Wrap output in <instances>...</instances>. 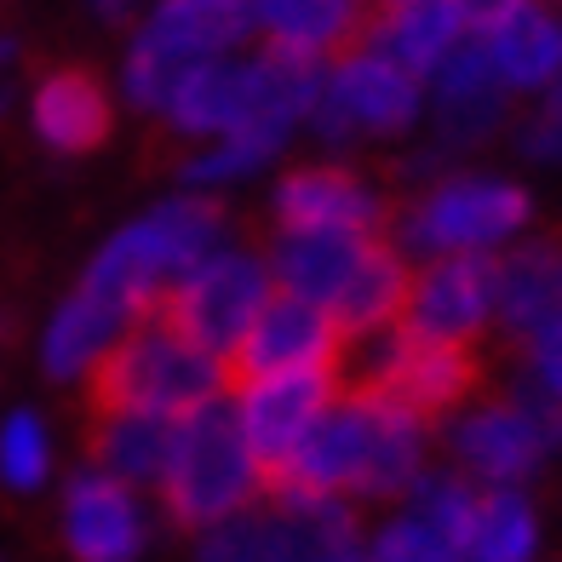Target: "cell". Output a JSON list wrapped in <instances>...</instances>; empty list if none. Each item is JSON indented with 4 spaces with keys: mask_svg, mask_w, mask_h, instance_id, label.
<instances>
[{
    "mask_svg": "<svg viewBox=\"0 0 562 562\" xmlns=\"http://www.w3.org/2000/svg\"><path fill=\"white\" fill-rule=\"evenodd\" d=\"M430 430L407 407L373 396L362 385L339 391L327 414L311 425L299 453L276 471L281 488L334 494V499H402L407 482L425 471Z\"/></svg>",
    "mask_w": 562,
    "mask_h": 562,
    "instance_id": "obj_1",
    "label": "cell"
},
{
    "mask_svg": "<svg viewBox=\"0 0 562 562\" xmlns=\"http://www.w3.org/2000/svg\"><path fill=\"white\" fill-rule=\"evenodd\" d=\"M229 241V218L213 195H167L156 201L149 213L138 218H126L115 236L104 241L87 259L81 281L75 288L92 293V299H104L115 316L126 322H149V316H161V299L167 288L184 270H195L207 252H218Z\"/></svg>",
    "mask_w": 562,
    "mask_h": 562,
    "instance_id": "obj_2",
    "label": "cell"
},
{
    "mask_svg": "<svg viewBox=\"0 0 562 562\" xmlns=\"http://www.w3.org/2000/svg\"><path fill=\"white\" fill-rule=\"evenodd\" d=\"M92 391H98V407L149 414L172 425L229 396V362L184 339L172 322L149 316L104 356V368L92 373Z\"/></svg>",
    "mask_w": 562,
    "mask_h": 562,
    "instance_id": "obj_3",
    "label": "cell"
},
{
    "mask_svg": "<svg viewBox=\"0 0 562 562\" xmlns=\"http://www.w3.org/2000/svg\"><path fill=\"white\" fill-rule=\"evenodd\" d=\"M252 41V0H149L121 58V98L144 115H161L184 69L247 53Z\"/></svg>",
    "mask_w": 562,
    "mask_h": 562,
    "instance_id": "obj_4",
    "label": "cell"
},
{
    "mask_svg": "<svg viewBox=\"0 0 562 562\" xmlns=\"http://www.w3.org/2000/svg\"><path fill=\"white\" fill-rule=\"evenodd\" d=\"M265 482H270L265 465L241 442V430H236L224 402L172 419L167 465H161V482H156V494H161L172 522H184L195 533L207 522L236 517V510H252L265 494Z\"/></svg>",
    "mask_w": 562,
    "mask_h": 562,
    "instance_id": "obj_5",
    "label": "cell"
},
{
    "mask_svg": "<svg viewBox=\"0 0 562 562\" xmlns=\"http://www.w3.org/2000/svg\"><path fill=\"white\" fill-rule=\"evenodd\" d=\"M533 218V201L517 178L499 172H442L414 195L402 213V247L419 259H442V252H482L499 259L505 247L522 241Z\"/></svg>",
    "mask_w": 562,
    "mask_h": 562,
    "instance_id": "obj_6",
    "label": "cell"
},
{
    "mask_svg": "<svg viewBox=\"0 0 562 562\" xmlns=\"http://www.w3.org/2000/svg\"><path fill=\"white\" fill-rule=\"evenodd\" d=\"M448 453L453 471H465L476 488H528L562 453V414L522 385L510 396L453 407Z\"/></svg>",
    "mask_w": 562,
    "mask_h": 562,
    "instance_id": "obj_7",
    "label": "cell"
},
{
    "mask_svg": "<svg viewBox=\"0 0 562 562\" xmlns=\"http://www.w3.org/2000/svg\"><path fill=\"white\" fill-rule=\"evenodd\" d=\"M425 121V81L373 53L368 41H350L345 53L322 64V87L311 121L327 144H368V138H402Z\"/></svg>",
    "mask_w": 562,
    "mask_h": 562,
    "instance_id": "obj_8",
    "label": "cell"
},
{
    "mask_svg": "<svg viewBox=\"0 0 562 562\" xmlns=\"http://www.w3.org/2000/svg\"><path fill=\"white\" fill-rule=\"evenodd\" d=\"M270 293H276V281H270L259 252L224 241L218 252H207L195 270H184L167 288L161 322H172L184 339H195L201 350H213L218 362H229Z\"/></svg>",
    "mask_w": 562,
    "mask_h": 562,
    "instance_id": "obj_9",
    "label": "cell"
},
{
    "mask_svg": "<svg viewBox=\"0 0 562 562\" xmlns=\"http://www.w3.org/2000/svg\"><path fill=\"white\" fill-rule=\"evenodd\" d=\"M362 345H368V356H362V391L407 407V414L425 419V425L437 414L465 407V396L476 385L471 350L419 339L414 327H402V322L385 327V334H373V339H362Z\"/></svg>",
    "mask_w": 562,
    "mask_h": 562,
    "instance_id": "obj_10",
    "label": "cell"
},
{
    "mask_svg": "<svg viewBox=\"0 0 562 562\" xmlns=\"http://www.w3.org/2000/svg\"><path fill=\"white\" fill-rule=\"evenodd\" d=\"M494 322H499V259L442 252V259H419V270H407L402 327H414L419 339L471 350Z\"/></svg>",
    "mask_w": 562,
    "mask_h": 562,
    "instance_id": "obj_11",
    "label": "cell"
},
{
    "mask_svg": "<svg viewBox=\"0 0 562 562\" xmlns=\"http://www.w3.org/2000/svg\"><path fill=\"white\" fill-rule=\"evenodd\" d=\"M334 396H339V373H241V385L224 396V407L236 419L241 442L252 448V459L265 465V476H276Z\"/></svg>",
    "mask_w": 562,
    "mask_h": 562,
    "instance_id": "obj_12",
    "label": "cell"
},
{
    "mask_svg": "<svg viewBox=\"0 0 562 562\" xmlns=\"http://www.w3.org/2000/svg\"><path fill=\"white\" fill-rule=\"evenodd\" d=\"M58 533H64V551L75 562H138L149 551L144 494L115 482V476H104L98 465L75 471L64 482Z\"/></svg>",
    "mask_w": 562,
    "mask_h": 562,
    "instance_id": "obj_13",
    "label": "cell"
},
{
    "mask_svg": "<svg viewBox=\"0 0 562 562\" xmlns=\"http://www.w3.org/2000/svg\"><path fill=\"white\" fill-rule=\"evenodd\" d=\"M345 334L322 304H304L293 293H270L265 311L252 316L247 339L236 345L229 368L236 373H339Z\"/></svg>",
    "mask_w": 562,
    "mask_h": 562,
    "instance_id": "obj_14",
    "label": "cell"
},
{
    "mask_svg": "<svg viewBox=\"0 0 562 562\" xmlns=\"http://www.w3.org/2000/svg\"><path fill=\"white\" fill-rule=\"evenodd\" d=\"M265 517V562H368V533L356 522V505L334 494L281 488Z\"/></svg>",
    "mask_w": 562,
    "mask_h": 562,
    "instance_id": "obj_15",
    "label": "cell"
},
{
    "mask_svg": "<svg viewBox=\"0 0 562 562\" xmlns=\"http://www.w3.org/2000/svg\"><path fill=\"white\" fill-rule=\"evenodd\" d=\"M425 115H430V133H437V149H476L505 126L510 92L499 87V75L488 69L476 41H465L425 81Z\"/></svg>",
    "mask_w": 562,
    "mask_h": 562,
    "instance_id": "obj_16",
    "label": "cell"
},
{
    "mask_svg": "<svg viewBox=\"0 0 562 562\" xmlns=\"http://www.w3.org/2000/svg\"><path fill=\"white\" fill-rule=\"evenodd\" d=\"M276 224L281 229H345V236H379L385 229V195L362 172L339 161L293 167L276 184Z\"/></svg>",
    "mask_w": 562,
    "mask_h": 562,
    "instance_id": "obj_17",
    "label": "cell"
},
{
    "mask_svg": "<svg viewBox=\"0 0 562 562\" xmlns=\"http://www.w3.org/2000/svg\"><path fill=\"white\" fill-rule=\"evenodd\" d=\"M379 236H345V229H276V241L265 252V270L276 281V293H293L304 304H322L334 316V304L362 270L368 247Z\"/></svg>",
    "mask_w": 562,
    "mask_h": 562,
    "instance_id": "obj_18",
    "label": "cell"
},
{
    "mask_svg": "<svg viewBox=\"0 0 562 562\" xmlns=\"http://www.w3.org/2000/svg\"><path fill=\"white\" fill-rule=\"evenodd\" d=\"M476 46L510 98H540L551 81H562V7L517 0L499 23L476 35Z\"/></svg>",
    "mask_w": 562,
    "mask_h": 562,
    "instance_id": "obj_19",
    "label": "cell"
},
{
    "mask_svg": "<svg viewBox=\"0 0 562 562\" xmlns=\"http://www.w3.org/2000/svg\"><path fill=\"white\" fill-rule=\"evenodd\" d=\"M362 41L373 53H385L391 64H402L407 75L430 81L459 46H465V23H459L453 0H373Z\"/></svg>",
    "mask_w": 562,
    "mask_h": 562,
    "instance_id": "obj_20",
    "label": "cell"
},
{
    "mask_svg": "<svg viewBox=\"0 0 562 562\" xmlns=\"http://www.w3.org/2000/svg\"><path fill=\"white\" fill-rule=\"evenodd\" d=\"M133 334V322L115 316L104 299H92L81 288H69L58 299V311L46 316L41 334V368L58 379V385H92V373L104 368V356Z\"/></svg>",
    "mask_w": 562,
    "mask_h": 562,
    "instance_id": "obj_21",
    "label": "cell"
},
{
    "mask_svg": "<svg viewBox=\"0 0 562 562\" xmlns=\"http://www.w3.org/2000/svg\"><path fill=\"white\" fill-rule=\"evenodd\" d=\"M115 104L87 69H53L30 92V126L53 156H87L110 138Z\"/></svg>",
    "mask_w": 562,
    "mask_h": 562,
    "instance_id": "obj_22",
    "label": "cell"
},
{
    "mask_svg": "<svg viewBox=\"0 0 562 562\" xmlns=\"http://www.w3.org/2000/svg\"><path fill=\"white\" fill-rule=\"evenodd\" d=\"M368 0H252V35L276 53H299L327 64L345 53L350 41H362Z\"/></svg>",
    "mask_w": 562,
    "mask_h": 562,
    "instance_id": "obj_23",
    "label": "cell"
},
{
    "mask_svg": "<svg viewBox=\"0 0 562 562\" xmlns=\"http://www.w3.org/2000/svg\"><path fill=\"white\" fill-rule=\"evenodd\" d=\"M167 437L172 425L167 419H149V414H121V407H98V425H92V465L126 482V488H156L161 465H167Z\"/></svg>",
    "mask_w": 562,
    "mask_h": 562,
    "instance_id": "obj_24",
    "label": "cell"
},
{
    "mask_svg": "<svg viewBox=\"0 0 562 562\" xmlns=\"http://www.w3.org/2000/svg\"><path fill=\"white\" fill-rule=\"evenodd\" d=\"M540 510L522 488H482L471 540L459 551V562H540Z\"/></svg>",
    "mask_w": 562,
    "mask_h": 562,
    "instance_id": "obj_25",
    "label": "cell"
},
{
    "mask_svg": "<svg viewBox=\"0 0 562 562\" xmlns=\"http://www.w3.org/2000/svg\"><path fill=\"white\" fill-rule=\"evenodd\" d=\"M476 505H482V488L465 476V471H419L414 482H407V494H402V510L414 517L419 528H430L442 546L453 551H465L471 540V522H476Z\"/></svg>",
    "mask_w": 562,
    "mask_h": 562,
    "instance_id": "obj_26",
    "label": "cell"
},
{
    "mask_svg": "<svg viewBox=\"0 0 562 562\" xmlns=\"http://www.w3.org/2000/svg\"><path fill=\"white\" fill-rule=\"evenodd\" d=\"M281 149L288 144H276L265 133H229V138H207V144H195V156L184 161V184L195 195H218V190H236L247 184V178H259Z\"/></svg>",
    "mask_w": 562,
    "mask_h": 562,
    "instance_id": "obj_27",
    "label": "cell"
},
{
    "mask_svg": "<svg viewBox=\"0 0 562 562\" xmlns=\"http://www.w3.org/2000/svg\"><path fill=\"white\" fill-rule=\"evenodd\" d=\"M53 425L35 407H12L0 419V488L7 494H41L53 482Z\"/></svg>",
    "mask_w": 562,
    "mask_h": 562,
    "instance_id": "obj_28",
    "label": "cell"
},
{
    "mask_svg": "<svg viewBox=\"0 0 562 562\" xmlns=\"http://www.w3.org/2000/svg\"><path fill=\"white\" fill-rule=\"evenodd\" d=\"M190 562H265V517L259 510H236L224 522L195 528Z\"/></svg>",
    "mask_w": 562,
    "mask_h": 562,
    "instance_id": "obj_29",
    "label": "cell"
},
{
    "mask_svg": "<svg viewBox=\"0 0 562 562\" xmlns=\"http://www.w3.org/2000/svg\"><path fill=\"white\" fill-rule=\"evenodd\" d=\"M368 562H459V551L442 546L430 528H419L407 510H396L391 522L368 533Z\"/></svg>",
    "mask_w": 562,
    "mask_h": 562,
    "instance_id": "obj_30",
    "label": "cell"
},
{
    "mask_svg": "<svg viewBox=\"0 0 562 562\" xmlns=\"http://www.w3.org/2000/svg\"><path fill=\"white\" fill-rule=\"evenodd\" d=\"M522 391H533L562 414V316L522 339Z\"/></svg>",
    "mask_w": 562,
    "mask_h": 562,
    "instance_id": "obj_31",
    "label": "cell"
},
{
    "mask_svg": "<svg viewBox=\"0 0 562 562\" xmlns=\"http://www.w3.org/2000/svg\"><path fill=\"white\" fill-rule=\"evenodd\" d=\"M517 149L540 167L562 161V81H551L540 98H533V110L517 121Z\"/></svg>",
    "mask_w": 562,
    "mask_h": 562,
    "instance_id": "obj_32",
    "label": "cell"
},
{
    "mask_svg": "<svg viewBox=\"0 0 562 562\" xmlns=\"http://www.w3.org/2000/svg\"><path fill=\"white\" fill-rule=\"evenodd\" d=\"M510 7H517V0H453V12H459V23H465V35H471V41L488 30V23H499Z\"/></svg>",
    "mask_w": 562,
    "mask_h": 562,
    "instance_id": "obj_33",
    "label": "cell"
},
{
    "mask_svg": "<svg viewBox=\"0 0 562 562\" xmlns=\"http://www.w3.org/2000/svg\"><path fill=\"white\" fill-rule=\"evenodd\" d=\"M368 7H373V0H368Z\"/></svg>",
    "mask_w": 562,
    "mask_h": 562,
    "instance_id": "obj_34",
    "label": "cell"
}]
</instances>
